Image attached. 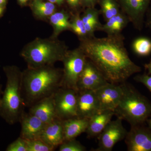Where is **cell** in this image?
Masks as SVG:
<instances>
[{
  "label": "cell",
  "instance_id": "29",
  "mask_svg": "<svg viewBox=\"0 0 151 151\" xmlns=\"http://www.w3.org/2000/svg\"><path fill=\"white\" fill-rule=\"evenodd\" d=\"M117 21V15L109 19L104 24H102L100 31L106 33L107 35L114 34V28Z\"/></svg>",
  "mask_w": 151,
  "mask_h": 151
},
{
  "label": "cell",
  "instance_id": "12",
  "mask_svg": "<svg viewBox=\"0 0 151 151\" xmlns=\"http://www.w3.org/2000/svg\"><path fill=\"white\" fill-rule=\"evenodd\" d=\"M108 81L92 63L87 59L77 84L78 91L94 90L108 84Z\"/></svg>",
  "mask_w": 151,
  "mask_h": 151
},
{
  "label": "cell",
  "instance_id": "8",
  "mask_svg": "<svg viewBox=\"0 0 151 151\" xmlns=\"http://www.w3.org/2000/svg\"><path fill=\"white\" fill-rule=\"evenodd\" d=\"M120 118L109 122L98 136V147L94 151H111L116 144L126 138L127 130Z\"/></svg>",
  "mask_w": 151,
  "mask_h": 151
},
{
  "label": "cell",
  "instance_id": "13",
  "mask_svg": "<svg viewBox=\"0 0 151 151\" xmlns=\"http://www.w3.org/2000/svg\"><path fill=\"white\" fill-rule=\"evenodd\" d=\"M21 124L20 137L26 141L40 139L46 124L29 113L24 112L19 121Z\"/></svg>",
  "mask_w": 151,
  "mask_h": 151
},
{
  "label": "cell",
  "instance_id": "25",
  "mask_svg": "<svg viewBox=\"0 0 151 151\" xmlns=\"http://www.w3.org/2000/svg\"><path fill=\"white\" fill-rule=\"evenodd\" d=\"M130 22L128 17L121 11L117 15V21L114 28V34L122 33V31Z\"/></svg>",
  "mask_w": 151,
  "mask_h": 151
},
{
  "label": "cell",
  "instance_id": "19",
  "mask_svg": "<svg viewBox=\"0 0 151 151\" xmlns=\"http://www.w3.org/2000/svg\"><path fill=\"white\" fill-rule=\"evenodd\" d=\"M100 14L105 22L115 16L121 12L119 3L116 0H100Z\"/></svg>",
  "mask_w": 151,
  "mask_h": 151
},
{
  "label": "cell",
  "instance_id": "40",
  "mask_svg": "<svg viewBox=\"0 0 151 151\" xmlns=\"http://www.w3.org/2000/svg\"><path fill=\"white\" fill-rule=\"evenodd\" d=\"M148 124L149 128L151 129V118L148 121Z\"/></svg>",
  "mask_w": 151,
  "mask_h": 151
},
{
  "label": "cell",
  "instance_id": "1",
  "mask_svg": "<svg viewBox=\"0 0 151 151\" xmlns=\"http://www.w3.org/2000/svg\"><path fill=\"white\" fill-rule=\"evenodd\" d=\"M122 33L81 40L79 48L108 82L121 84L142 68L131 59Z\"/></svg>",
  "mask_w": 151,
  "mask_h": 151
},
{
  "label": "cell",
  "instance_id": "34",
  "mask_svg": "<svg viewBox=\"0 0 151 151\" xmlns=\"http://www.w3.org/2000/svg\"><path fill=\"white\" fill-rule=\"evenodd\" d=\"M146 21L145 22L146 26L148 27L151 30V5L149 6L146 14Z\"/></svg>",
  "mask_w": 151,
  "mask_h": 151
},
{
  "label": "cell",
  "instance_id": "14",
  "mask_svg": "<svg viewBox=\"0 0 151 151\" xmlns=\"http://www.w3.org/2000/svg\"><path fill=\"white\" fill-rule=\"evenodd\" d=\"M100 111L95 92L93 90L78 91L77 117L89 119Z\"/></svg>",
  "mask_w": 151,
  "mask_h": 151
},
{
  "label": "cell",
  "instance_id": "5",
  "mask_svg": "<svg viewBox=\"0 0 151 151\" xmlns=\"http://www.w3.org/2000/svg\"><path fill=\"white\" fill-rule=\"evenodd\" d=\"M63 45L50 41L37 40L28 45L22 55L29 68L51 65L57 61H62L67 53Z\"/></svg>",
  "mask_w": 151,
  "mask_h": 151
},
{
  "label": "cell",
  "instance_id": "22",
  "mask_svg": "<svg viewBox=\"0 0 151 151\" xmlns=\"http://www.w3.org/2000/svg\"><path fill=\"white\" fill-rule=\"evenodd\" d=\"M70 29H72L76 34L80 37L81 40L89 37L84 27V23L78 14L73 17L72 22H70Z\"/></svg>",
  "mask_w": 151,
  "mask_h": 151
},
{
  "label": "cell",
  "instance_id": "11",
  "mask_svg": "<svg viewBox=\"0 0 151 151\" xmlns=\"http://www.w3.org/2000/svg\"><path fill=\"white\" fill-rule=\"evenodd\" d=\"M127 150L151 151V129L140 125L131 126L125 139Z\"/></svg>",
  "mask_w": 151,
  "mask_h": 151
},
{
  "label": "cell",
  "instance_id": "17",
  "mask_svg": "<svg viewBox=\"0 0 151 151\" xmlns=\"http://www.w3.org/2000/svg\"><path fill=\"white\" fill-rule=\"evenodd\" d=\"M115 115L112 111H99L89 119V124L86 133L88 137H97L103 132L105 127Z\"/></svg>",
  "mask_w": 151,
  "mask_h": 151
},
{
  "label": "cell",
  "instance_id": "28",
  "mask_svg": "<svg viewBox=\"0 0 151 151\" xmlns=\"http://www.w3.org/2000/svg\"><path fill=\"white\" fill-rule=\"evenodd\" d=\"M102 24L99 20H94L84 24V27L88 34L89 37L95 36L94 32L100 31Z\"/></svg>",
  "mask_w": 151,
  "mask_h": 151
},
{
  "label": "cell",
  "instance_id": "6",
  "mask_svg": "<svg viewBox=\"0 0 151 151\" xmlns=\"http://www.w3.org/2000/svg\"><path fill=\"white\" fill-rule=\"evenodd\" d=\"M87 58L84 52L78 47L67 52L62 60V87L78 91L77 84L79 76L84 70Z\"/></svg>",
  "mask_w": 151,
  "mask_h": 151
},
{
  "label": "cell",
  "instance_id": "31",
  "mask_svg": "<svg viewBox=\"0 0 151 151\" xmlns=\"http://www.w3.org/2000/svg\"><path fill=\"white\" fill-rule=\"evenodd\" d=\"M32 6L35 13L39 16H49L54 13V10L45 8L34 4H32Z\"/></svg>",
  "mask_w": 151,
  "mask_h": 151
},
{
  "label": "cell",
  "instance_id": "37",
  "mask_svg": "<svg viewBox=\"0 0 151 151\" xmlns=\"http://www.w3.org/2000/svg\"><path fill=\"white\" fill-rule=\"evenodd\" d=\"M50 2L54 4V3H56V4H61L63 3L64 0H48Z\"/></svg>",
  "mask_w": 151,
  "mask_h": 151
},
{
  "label": "cell",
  "instance_id": "38",
  "mask_svg": "<svg viewBox=\"0 0 151 151\" xmlns=\"http://www.w3.org/2000/svg\"><path fill=\"white\" fill-rule=\"evenodd\" d=\"M3 91L2 90V85L0 82V101H1V98L2 94Z\"/></svg>",
  "mask_w": 151,
  "mask_h": 151
},
{
  "label": "cell",
  "instance_id": "4",
  "mask_svg": "<svg viewBox=\"0 0 151 151\" xmlns=\"http://www.w3.org/2000/svg\"><path fill=\"white\" fill-rule=\"evenodd\" d=\"M123 94L113 111L115 116L129 122L131 126L141 125L151 115V103L126 82L121 84Z\"/></svg>",
  "mask_w": 151,
  "mask_h": 151
},
{
  "label": "cell",
  "instance_id": "23",
  "mask_svg": "<svg viewBox=\"0 0 151 151\" xmlns=\"http://www.w3.org/2000/svg\"><path fill=\"white\" fill-rule=\"evenodd\" d=\"M59 151H85L86 148L75 139L64 141L59 146Z\"/></svg>",
  "mask_w": 151,
  "mask_h": 151
},
{
  "label": "cell",
  "instance_id": "30",
  "mask_svg": "<svg viewBox=\"0 0 151 151\" xmlns=\"http://www.w3.org/2000/svg\"><path fill=\"white\" fill-rule=\"evenodd\" d=\"M134 79L145 85L151 92V76L145 73L139 74L135 76Z\"/></svg>",
  "mask_w": 151,
  "mask_h": 151
},
{
  "label": "cell",
  "instance_id": "20",
  "mask_svg": "<svg viewBox=\"0 0 151 151\" xmlns=\"http://www.w3.org/2000/svg\"><path fill=\"white\" fill-rule=\"evenodd\" d=\"M132 48L138 55L147 56L151 53V40L147 37H138L133 42Z\"/></svg>",
  "mask_w": 151,
  "mask_h": 151
},
{
  "label": "cell",
  "instance_id": "9",
  "mask_svg": "<svg viewBox=\"0 0 151 151\" xmlns=\"http://www.w3.org/2000/svg\"><path fill=\"white\" fill-rule=\"evenodd\" d=\"M151 0H119L121 10L127 15L136 29L141 31Z\"/></svg>",
  "mask_w": 151,
  "mask_h": 151
},
{
  "label": "cell",
  "instance_id": "33",
  "mask_svg": "<svg viewBox=\"0 0 151 151\" xmlns=\"http://www.w3.org/2000/svg\"><path fill=\"white\" fill-rule=\"evenodd\" d=\"M83 5L88 8L94 7L97 3L99 2L100 0H81Z\"/></svg>",
  "mask_w": 151,
  "mask_h": 151
},
{
  "label": "cell",
  "instance_id": "24",
  "mask_svg": "<svg viewBox=\"0 0 151 151\" xmlns=\"http://www.w3.org/2000/svg\"><path fill=\"white\" fill-rule=\"evenodd\" d=\"M26 141L27 151H52L55 150L40 139Z\"/></svg>",
  "mask_w": 151,
  "mask_h": 151
},
{
  "label": "cell",
  "instance_id": "27",
  "mask_svg": "<svg viewBox=\"0 0 151 151\" xmlns=\"http://www.w3.org/2000/svg\"><path fill=\"white\" fill-rule=\"evenodd\" d=\"M100 14V11L95 8H88L81 18L85 24L94 20H99V17Z\"/></svg>",
  "mask_w": 151,
  "mask_h": 151
},
{
  "label": "cell",
  "instance_id": "16",
  "mask_svg": "<svg viewBox=\"0 0 151 151\" xmlns=\"http://www.w3.org/2000/svg\"><path fill=\"white\" fill-rule=\"evenodd\" d=\"M40 139L55 150L64 142L63 121L55 119L46 124Z\"/></svg>",
  "mask_w": 151,
  "mask_h": 151
},
{
  "label": "cell",
  "instance_id": "7",
  "mask_svg": "<svg viewBox=\"0 0 151 151\" xmlns=\"http://www.w3.org/2000/svg\"><path fill=\"white\" fill-rule=\"evenodd\" d=\"M78 91L60 87L53 94L57 117L63 121L77 117Z\"/></svg>",
  "mask_w": 151,
  "mask_h": 151
},
{
  "label": "cell",
  "instance_id": "26",
  "mask_svg": "<svg viewBox=\"0 0 151 151\" xmlns=\"http://www.w3.org/2000/svg\"><path fill=\"white\" fill-rule=\"evenodd\" d=\"M6 151H27V141L19 137L7 147Z\"/></svg>",
  "mask_w": 151,
  "mask_h": 151
},
{
  "label": "cell",
  "instance_id": "36",
  "mask_svg": "<svg viewBox=\"0 0 151 151\" xmlns=\"http://www.w3.org/2000/svg\"><path fill=\"white\" fill-rule=\"evenodd\" d=\"M145 67L146 70L147 71V74L148 75H151V60L148 63L145 64Z\"/></svg>",
  "mask_w": 151,
  "mask_h": 151
},
{
  "label": "cell",
  "instance_id": "39",
  "mask_svg": "<svg viewBox=\"0 0 151 151\" xmlns=\"http://www.w3.org/2000/svg\"><path fill=\"white\" fill-rule=\"evenodd\" d=\"M4 12V8L1 5H0V16Z\"/></svg>",
  "mask_w": 151,
  "mask_h": 151
},
{
  "label": "cell",
  "instance_id": "15",
  "mask_svg": "<svg viewBox=\"0 0 151 151\" xmlns=\"http://www.w3.org/2000/svg\"><path fill=\"white\" fill-rule=\"evenodd\" d=\"M53 94L39 100L31 106L29 113L46 124L58 119L55 112Z\"/></svg>",
  "mask_w": 151,
  "mask_h": 151
},
{
  "label": "cell",
  "instance_id": "41",
  "mask_svg": "<svg viewBox=\"0 0 151 151\" xmlns=\"http://www.w3.org/2000/svg\"><path fill=\"white\" fill-rule=\"evenodd\" d=\"M6 0H0V5H2L6 2Z\"/></svg>",
  "mask_w": 151,
  "mask_h": 151
},
{
  "label": "cell",
  "instance_id": "18",
  "mask_svg": "<svg viewBox=\"0 0 151 151\" xmlns=\"http://www.w3.org/2000/svg\"><path fill=\"white\" fill-rule=\"evenodd\" d=\"M89 119L75 117L63 121L64 141L75 139L86 132L89 124Z\"/></svg>",
  "mask_w": 151,
  "mask_h": 151
},
{
  "label": "cell",
  "instance_id": "2",
  "mask_svg": "<svg viewBox=\"0 0 151 151\" xmlns=\"http://www.w3.org/2000/svg\"><path fill=\"white\" fill-rule=\"evenodd\" d=\"M22 73V96L28 106L52 96L62 86L63 70L51 65L29 68Z\"/></svg>",
  "mask_w": 151,
  "mask_h": 151
},
{
  "label": "cell",
  "instance_id": "42",
  "mask_svg": "<svg viewBox=\"0 0 151 151\" xmlns=\"http://www.w3.org/2000/svg\"><path fill=\"white\" fill-rule=\"evenodd\" d=\"M27 1V0H19V1L22 4H24V3L26 2Z\"/></svg>",
  "mask_w": 151,
  "mask_h": 151
},
{
  "label": "cell",
  "instance_id": "35",
  "mask_svg": "<svg viewBox=\"0 0 151 151\" xmlns=\"http://www.w3.org/2000/svg\"><path fill=\"white\" fill-rule=\"evenodd\" d=\"M66 1L72 8H76L80 4V0H66Z\"/></svg>",
  "mask_w": 151,
  "mask_h": 151
},
{
  "label": "cell",
  "instance_id": "10",
  "mask_svg": "<svg viewBox=\"0 0 151 151\" xmlns=\"http://www.w3.org/2000/svg\"><path fill=\"white\" fill-rule=\"evenodd\" d=\"M94 91L100 111H114L119 105L123 94L121 84L110 83Z\"/></svg>",
  "mask_w": 151,
  "mask_h": 151
},
{
  "label": "cell",
  "instance_id": "3",
  "mask_svg": "<svg viewBox=\"0 0 151 151\" xmlns=\"http://www.w3.org/2000/svg\"><path fill=\"white\" fill-rule=\"evenodd\" d=\"M4 70L6 83L0 101V116L10 125L19 122L24 113L22 96V72L14 65L6 66Z\"/></svg>",
  "mask_w": 151,
  "mask_h": 151
},
{
  "label": "cell",
  "instance_id": "32",
  "mask_svg": "<svg viewBox=\"0 0 151 151\" xmlns=\"http://www.w3.org/2000/svg\"><path fill=\"white\" fill-rule=\"evenodd\" d=\"M33 4L45 8L52 10H55V6L54 4L50 2H44L41 1L39 0H35Z\"/></svg>",
  "mask_w": 151,
  "mask_h": 151
},
{
  "label": "cell",
  "instance_id": "21",
  "mask_svg": "<svg viewBox=\"0 0 151 151\" xmlns=\"http://www.w3.org/2000/svg\"><path fill=\"white\" fill-rule=\"evenodd\" d=\"M69 16L63 12L55 13L52 14L50 21L57 32L70 29V22L68 20Z\"/></svg>",
  "mask_w": 151,
  "mask_h": 151
}]
</instances>
